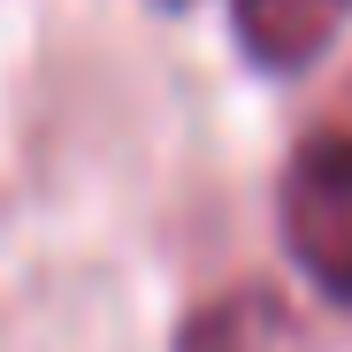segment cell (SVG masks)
Masks as SVG:
<instances>
[{
  "label": "cell",
  "instance_id": "obj_1",
  "mask_svg": "<svg viewBox=\"0 0 352 352\" xmlns=\"http://www.w3.org/2000/svg\"><path fill=\"white\" fill-rule=\"evenodd\" d=\"M276 222L322 299L352 307V131H307L283 161Z\"/></svg>",
  "mask_w": 352,
  "mask_h": 352
},
{
  "label": "cell",
  "instance_id": "obj_2",
  "mask_svg": "<svg viewBox=\"0 0 352 352\" xmlns=\"http://www.w3.org/2000/svg\"><path fill=\"white\" fill-rule=\"evenodd\" d=\"M176 352H314V337L276 283H230L176 322Z\"/></svg>",
  "mask_w": 352,
  "mask_h": 352
},
{
  "label": "cell",
  "instance_id": "obj_3",
  "mask_svg": "<svg viewBox=\"0 0 352 352\" xmlns=\"http://www.w3.org/2000/svg\"><path fill=\"white\" fill-rule=\"evenodd\" d=\"M352 23V0H230V31L261 69L291 77L314 54H329V38Z\"/></svg>",
  "mask_w": 352,
  "mask_h": 352
},
{
  "label": "cell",
  "instance_id": "obj_4",
  "mask_svg": "<svg viewBox=\"0 0 352 352\" xmlns=\"http://www.w3.org/2000/svg\"><path fill=\"white\" fill-rule=\"evenodd\" d=\"M161 8H184V0H161Z\"/></svg>",
  "mask_w": 352,
  "mask_h": 352
}]
</instances>
